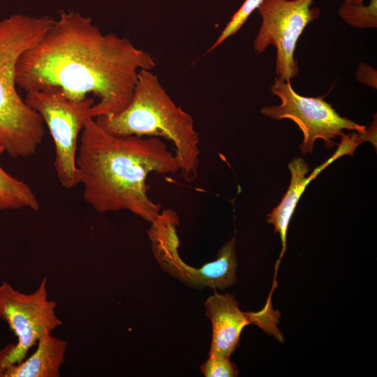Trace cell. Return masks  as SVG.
<instances>
[{"mask_svg": "<svg viewBox=\"0 0 377 377\" xmlns=\"http://www.w3.org/2000/svg\"><path fill=\"white\" fill-rule=\"evenodd\" d=\"M156 66L125 37L103 34L79 12L60 13L38 41L19 58L15 82L26 92L58 88L69 100L98 98L92 118L115 114L131 102L141 70Z\"/></svg>", "mask_w": 377, "mask_h": 377, "instance_id": "6da1fadb", "label": "cell"}, {"mask_svg": "<svg viewBox=\"0 0 377 377\" xmlns=\"http://www.w3.org/2000/svg\"><path fill=\"white\" fill-rule=\"evenodd\" d=\"M75 162L84 199L93 209L128 210L149 223L161 205L147 194L148 175L179 172L174 152L158 137L114 135L94 118L80 133Z\"/></svg>", "mask_w": 377, "mask_h": 377, "instance_id": "7a4b0ae2", "label": "cell"}, {"mask_svg": "<svg viewBox=\"0 0 377 377\" xmlns=\"http://www.w3.org/2000/svg\"><path fill=\"white\" fill-rule=\"evenodd\" d=\"M96 120L114 135L160 136L170 140L182 178L187 182L196 179L200 138L193 119L172 101L152 71H140L132 99L122 111Z\"/></svg>", "mask_w": 377, "mask_h": 377, "instance_id": "3957f363", "label": "cell"}, {"mask_svg": "<svg viewBox=\"0 0 377 377\" xmlns=\"http://www.w3.org/2000/svg\"><path fill=\"white\" fill-rule=\"evenodd\" d=\"M54 20L47 15L14 14L0 21V145L11 157L32 156L44 138L42 118L17 90L15 67Z\"/></svg>", "mask_w": 377, "mask_h": 377, "instance_id": "277c9868", "label": "cell"}, {"mask_svg": "<svg viewBox=\"0 0 377 377\" xmlns=\"http://www.w3.org/2000/svg\"><path fill=\"white\" fill-rule=\"evenodd\" d=\"M24 100L40 116L53 139L58 180L65 188H74L80 184L75 162L78 137L87 121L92 118L94 98L89 96L73 101L67 98L59 89L50 87L27 91Z\"/></svg>", "mask_w": 377, "mask_h": 377, "instance_id": "5b68a950", "label": "cell"}, {"mask_svg": "<svg viewBox=\"0 0 377 377\" xmlns=\"http://www.w3.org/2000/svg\"><path fill=\"white\" fill-rule=\"evenodd\" d=\"M150 223L148 236L151 250L161 269L167 274L197 289L209 287L223 290L236 282L237 261L235 237L221 246L216 260L195 268L186 264L179 255L177 213L170 209H165Z\"/></svg>", "mask_w": 377, "mask_h": 377, "instance_id": "8992f818", "label": "cell"}, {"mask_svg": "<svg viewBox=\"0 0 377 377\" xmlns=\"http://www.w3.org/2000/svg\"><path fill=\"white\" fill-rule=\"evenodd\" d=\"M47 279L31 294L14 289L10 284H0V318L5 320L17 339L0 350V377L6 367L22 362L29 349L39 339L62 322L55 314L57 304L47 299Z\"/></svg>", "mask_w": 377, "mask_h": 377, "instance_id": "52a82bcc", "label": "cell"}, {"mask_svg": "<svg viewBox=\"0 0 377 377\" xmlns=\"http://www.w3.org/2000/svg\"><path fill=\"white\" fill-rule=\"evenodd\" d=\"M271 90L280 99L281 104L265 106L261 113L274 119L293 121L303 134L300 146L303 154H311L318 139L325 141L326 148H332L336 144L332 139L343 136L344 130L359 133L366 130L365 126L341 117L323 97L298 94L292 87L290 80L284 81L276 77Z\"/></svg>", "mask_w": 377, "mask_h": 377, "instance_id": "ba28073f", "label": "cell"}, {"mask_svg": "<svg viewBox=\"0 0 377 377\" xmlns=\"http://www.w3.org/2000/svg\"><path fill=\"white\" fill-rule=\"evenodd\" d=\"M313 0H264L258 8L262 22L253 43L257 54L269 45L276 49V74L290 80L299 73L295 51L299 38L309 23L320 13L311 8Z\"/></svg>", "mask_w": 377, "mask_h": 377, "instance_id": "9c48e42d", "label": "cell"}, {"mask_svg": "<svg viewBox=\"0 0 377 377\" xmlns=\"http://www.w3.org/2000/svg\"><path fill=\"white\" fill-rule=\"evenodd\" d=\"M354 140L347 136L343 137L335 153L323 164L314 169L312 173L306 177L309 171V165L302 158L297 157L288 164L290 172V182L288 190L279 204L267 214V223L274 228L275 233H279L282 250L276 265V269L280 264L283 255L286 251L287 231L289 223L302 193L309 183L314 179L327 166L341 156L353 155L356 149Z\"/></svg>", "mask_w": 377, "mask_h": 377, "instance_id": "30bf717a", "label": "cell"}, {"mask_svg": "<svg viewBox=\"0 0 377 377\" xmlns=\"http://www.w3.org/2000/svg\"><path fill=\"white\" fill-rule=\"evenodd\" d=\"M212 327L209 356L230 357L239 345L244 327L251 323L249 312L240 310L235 297L216 292L205 302Z\"/></svg>", "mask_w": 377, "mask_h": 377, "instance_id": "8fae6325", "label": "cell"}, {"mask_svg": "<svg viewBox=\"0 0 377 377\" xmlns=\"http://www.w3.org/2000/svg\"><path fill=\"white\" fill-rule=\"evenodd\" d=\"M67 345L65 340L45 334L29 358L6 367L1 377H59Z\"/></svg>", "mask_w": 377, "mask_h": 377, "instance_id": "7c38bea8", "label": "cell"}, {"mask_svg": "<svg viewBox=\"0 0 377 377\" xmlns=\"http://www.w3.org/2000/svg\"><path fill=\"white\" fill-rule=\"evenodd\" d=\"M4 152L0 145V158ZM24 208L34 212L39 209L36 195L26 182L7 172L0 164V210Z\"/></svg>", "mask_w": 377, "mask_h": 377, "instance_id": "4fadbf2b", "label": "cell"}, {"mask_svg": "<svg viewBox=\"0 0 377 377\" xmlns=\"http://www.w3.org/2000/svg\"><path fill=\"white\" fill-rule=\"evenodd\" d=\"M341 19L357 28L377 27V0H370L369 5H355L343 2L339 10Z\"/></svg>", "mask_w": 377, "mask_h": 377, "instance_id": "5bb4252c", "label": "cell"}, {"mask_svg": "<svg viewBox=\"0 0 377 377\" xmlns=\"http://www.w3.org/2000/svg\"><path fill=\"white\" fill-rule=\"evenodd\" d=\"M264 0H245L240 8L232 15L215 42L207 51L209 53L218 47L230 36L235 34L244 25L251 13L257 9Z\"/></svg>", "mask_w": 377, "mask_h": 377, "instance_id": "9a60e30c", "label": "cell"}, {"mask_svg": "<svg viewBox=\"0 0 377 377\" xmlns=\"http://www.w3.org/2000/svg\"><path fill=\"white\" fill-rule=\"evenodd\" d=\"M200 369L205 377H235L239 372L230 357L226 356H209Z\"/></svg>", "mask_w": 377, "mask_h": 377, "instance_id": "2e32d148", "label": "cell"}, {"mask_svg": "<svg viewBox=\"0 0 377 377\" xmlns=\"http://www.w3.org/2000/svg\"><path fill=\"white\" fill-rule=\"evenodd\" d=\"M356 77L359 82L376 89V71L369 64L362 63L359 64Z\"/></svg>", "mask_w": 377, "mask_h": 377, "instance_id": "e0dca14e", "label": "cell"}, {"mask_svg": "<svg viewBox=\"0 0 377 377\" xmlns=\"http://www.w3.org/2000/svg\"><path fill=\"white\" fill-rule=\"evenodd\" d=\"M345 2L355 5H362L364 0H345Z\"/></svg>", "mask_w": 377, "mask_h": 377, "instance_id": "ac0fdd59", "label": "cell"}]
</instances>
